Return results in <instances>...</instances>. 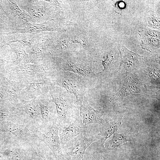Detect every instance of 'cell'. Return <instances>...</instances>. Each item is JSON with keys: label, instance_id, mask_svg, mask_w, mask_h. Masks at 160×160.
Instances as JSON below:
<instances>
[{"label": "cell", "instance_id": "cell-23", "mask_svg": "<svg viewBox=\"0 0 160 160\" xmlns=\"http://www.w3.org/2000/svg\"><path fill=\"white\" fill-rule=\"evenodd\" d=\"M149 26L155 29H160V19L154 15H152L148 19Z\"/></svg>", "mask_w": 160, "mask_h": 160}, {"label": "cell", "instance_id": "cell-26", "mask_svg": "<svg viewBox=\"0 0 160 160\" xmlns=\"http://www.w3.org/2000/svg\"><path fill=\"white\" fill-rule=\"evenodd\" d=\"M9 130L13 134L16 135H21V132H22L20 127L17 125H12L10 126Z\"/></svg>", "mask_w": 160, "mask_h": 160}, {"label": "cell", "instance_id": "cell-1", "mask_svg": "<svg viewBox=\"0 0 160 160\" xmlns=\"http://www.w3.org/2000/svg\"><path fill=\"white\" fill-rule=\"evenodd\" d=\"M158 87L147 86L140 80L136 75L131 73L127 74L122 86L120 89L112 96L109 101L115 105L122 103L123 100L132 94L139 93L146 94L151 97L159 99V92L156 89Z\"/></svg>", "mask_w": 160, "mask_h": 160}, {"label": "cell", "instance_id": "cell-18", "mask_svg": "<svg viewBox=\"0 0 160 160\" xmlns=\"http://www.w3.org/2000/svg\"><path fill=\"white\" fill-rule=\"evenodd\" d=\"M11 47L13 51L15 52L17 55V58L15 61L11 62L15 64H27L31 62L29 55L27 54L25 51L21 48L17 49L12 47Z\"/></svg>", "mask_w": 160, "mask_h": 160}, {"label": "cell", "instance_id": "cell-16", "mask_svg": "<svg viewBox=\"0 0 160 160\" xmlns=\"http://www.w3.org/2000/svg\"><path fill=\"white\" fill-rule=\"evenodd\" d=\"M83 160H109L108 155L105 148H98L92 143L86 150Z\"/></svg>", "mask_w": 160, "mask_h": 160}, {"label": "cell", "instance_id": "cell-10", "mask_svg": "<svg viewBox=\"0 0 160 160\" xmlns=\"http://www.w3.org/2000/svg\"><path fill=\"white\" fill-rule=\"evenodd\" d=\"M102 116L101 113L95 110L86 100L83 99L80 106V116L84 124L87 126L92 123L103 124L105 122Z\"/></svg>", "mask_w": 160, "mask_h": 160}, {"label": "cell", "instance_id": "cell-22", "mask_svg": "<svg viewBox=\"0 0 160 160\" xmlns=\"http://www.w3.org/2000/svg\"><path fill=\"white\" fill-rule=\"evenodd\" d=\"M27 112L30 116L33 119L36 120L38 118V113L35 105L32 103H29L25 106Z\"/></svg>", "mask_w": 160, "mask_h": 160}, {"label": "cell", "instance_id": "cell-13", "mask_svg": "<svg viewBox=\"0 0 160 160\" xmlns=\"http://www.w3.org/2000/svg\"><path fill=\"white\" fill-rule=\"evenodd\" d=\"M159 61L153 62L144 65L138 69L142 72L146 81L152 86L159 87L160 84Z\"/></svg>", "mask_w": 160, "mask_h": 160}, {"label": "cell", "instance_id": "cell-2", "mask_svg": "<svg viewBox=\"0 0 160 160\" xmlns=\"http://www.w3.org/2000/svg\"><path fill=\"white\" fill-rule=\"evenodd\" d=\"M99 140L88 129L63 145H61L63 156L66 160H83L85 151L92 143Z\"/></svg>", "mask_w": 160, "mask_h": 160}, {"label": "cell", "instance_id": "cell-7", "mask_svg": "<svg viewBox=\"0 0 160 160\" xmlns=\"http://www.w3.org/2000/svg\"><path fill=\"white\" fill-rule=\"evenodd\" d=\"M142 48L151 52H160V31L145 29L138 31Z\"/></svg>", "mask_w": 160, "mask_h": 160}, {"label": "cell", "instance_id": "cell-3", "mask_svg": "<svg viewBox=\"0 0 160 160\" xmlns=\"http://www.w3.org/2000/svg\"><path fill=\"white\" fill-rule=\"evenodd\" d=\"M118 48L120 58L119 70L127 74L138 69L145 64L159 60V56L157 55L146 57L135 53L122 45H118Z\"/></svg>", "mask_w": 160, "mask_h": 160}, {"label": "cell", "instance_id": "cell-27", "mask_svg": "<svg viewBox=\"0 0 160 160\" xmlns=\"http://www.w3.org/2000/svg\"><path fill=\"white\" fill-rule=\"evenodd\" d=\"M12 160H23V157L19 153L16 152L14 153L12 156Z\"/></svg>", "mask_w": 160, "mask_h": 160}, {"label": "cell", "instance_id": "cell-25", "mask_svg": "<svg viewBox=\"0 0 160 160\" xmlns=\"http://www.w3.org/2000/svg\"><path fill=\"white\" fill-rule=\"evenodd\" d=\"M125 7V2L123 1H118L116 3L115 10L119 13H121L122 10Z\"/></svg>", "mask_w": 160, "mask_h": 160}, {"label": "cell", "instance_id": "cell-21", "mask_svg": "<svg viewBox=\"0 0 160 160\" xmlns=\"http://www.w3.org/2000/svg\"><path fill=\"white\" fill-rule=\"evenodd\" d=\"M43 121L45 124H47L49 121L50 107L46 101H41L39 103Z\"/></svg>", "mask_w": 160, "mask_h": 160}, {"label": "cell", "instance_id": "cell-12", "mask_svg": "<svg viewBox=\"0 0 160 160\" xmlns=\"http://www.w3.org/2000/svg\"><path fill=\"white\" fill-rule=\"evenodd\" d=\"M60 82L61 87L74 95L77 103L80 106L83 100V94L82 88L77 80L72 76H67L61 78Z\"/></svg>", "mask_w": 160, "mask_h": 160}, {"label": "cell", "instance_id": "cell-24", "mask_svg": "<svg viewBox=\"0 0 160 160\" xmlns=\"http://www.w3.org/2000/svg\"><path fill=\"white\" fill-rule=\"evenodd\" d=\"M44 85V83L42 82H32L29 83V88L32 91L37 90L41 88Z\"/></svg>", "mask_w": 160, "mask_h": 160}, {"label": "cell", "instance_id": "cell-15", "mask_svg": "<svg viewBox=\"0 0 160 160\" xmlns=\"http://www.w3.org/2000/svg\"><path fill=\"white\" fill-rule=\"evenodd\" d=\"M64 69L66 71L72 72L84 76L94 75L88 66L76 62H68L64 65Z\"/></svg>", "mask_w": 160, "mask_h": 160}, {"label": "cell", "instance_id": "cell-9", "mask_svg": "<svg viewBox=\"0 0 160 160\" xmlns=\"http://www.w3.org/2000/svg\"><path fill=\"white\" fill-rule=\"evenodd\" d=\"M7 36L3 37L2 41L3 44V47L16 42H19L23 47L27 46L31 49L37 42L41 36L40 34H33L26 33L15 34L5 33Z\"/></svg>", "mask_w": 160, "mask_h": 160}, {"label": "cell", "instance_id": "cell-5", "mask_svg": "<svg viewBox=\"0 0 160 160\" xmlns=\"http://www.w3.org/2000/svg\"><path fill=\"white\" fill-rule=\"evenodd\" d=\"M59 127L57 119H55L53 121L49 131L45 133H41L39 136V139L49 148L57 160L63 156L58 135Z\"/></svg>", "mask_w": 160, "mask_h": 160}, {"label": "cell", "instance_id": "cell-28", "mask_svg": "<svg viewBox=\"0 0 160 160\" xmlns=\"http://www.w3.org/2000/svg\"><path fill=\"white\" fill-rule=\"evenodd\" d=\"M9 92L11 95L14 97H16L17 96V94L15 90L12 87H10L8 89Z\"/></svg>", "mask_w": 160, "mask_h": 160}, {"label": "cell", "instance_id": "cell-6", "mask_svg": "<svg viewBox=\"0 0 160 160\" xmlns=\"http://www.w3.org/2000/svg\"><path fill=\"white\" fill-rule=\"evenodd\" d=\"M61 26L57 19L51 20L40 23L28 22L24 28L9 32L8 34L26 33L33 34L40 33L45 31H61Z\"/></svg>", "mask_w": 160, "mask_h": 160}, {"label": "cell", "instance_id": "cell-8", "mask_svg": "<svg viewBox=\"0 0 160 160\" xmlns=\"http://www.w3.org/2000/svg\"><path fill=\"white\" fill-rule=\"evenodd\" d=\"M88 130L87 126L83 123L80 116H77L76 119L67 127L63 129L60 135L61 145H63L79 134Z\"/></svg>", "mask_w": 160, "mask_h": 160}, {"label": "cell", "instance_id": "cell-19", "mask_svg": "<svg viewBox=\"0 0 160 160\" xmlns=\"http://www.w3.org/2000/svg\"><path fill=\"white\" fill-rule=\"evenodd\" d=\"M13 68L17 73L20 74H26L33 72L40 68V66L27 64H15L9 62Z\"/></svg>", "mask_w": 160, "mask_h": 160}, {"label": "cell", "instance_id": "cell-20", "mask_svg": "<svg viewBox=\"0 0 160 160\" xmlns=\"http://www.w3.org/2000/svg\"><path fill=\"white\" fill-rule=\"evenodd\" d=\"M116 61L115 55L111 51L108 52L106 55V59L102 61L103 66V71L99 73L109 72L111 71L114 68Z\"/></svg>", "mask_w": 160, "mask_h": 160}, {"label": "cell", "instance_id": "cell-29", "mask_svg": "<svg viewBox=\"0 0 160 160\" xmlns=\"http://www.w3.org/2000/svg\"><path fill=\"white\" fill-rule=\"evenodd\" d=\"M45 1L50 2L55 7H58L61 8L60 3H59L57 0H45Z\"/></svg>", "mask_w": 160, "mask_h": 160}, {"label": "cell", "instance_id": "cell-4", "mask_svg": "<svg viewBox=\"0 0 160 160\" xmlns=\"http://www.w3.org/2000/svg\"><path fill=\"white\" fill-rule=\"evenodd\" d=\"M19 7L30 15L31 21L38 24L54 19L53 7H46L44 1L16 0Z\"/></svg>", "mask_w": 160, "mask_h": 160}, {"label": "cell", "instance_id": "cell-30", "mask_svg": "<svg viewBox=\"0 0 160 160\" xmlns=\"http://www.w3.org/2000/svg\"><path fill=\"white\" fill-rule=\"evenodd\" d=\"M58 160H66L64 158L63 156L61 158H59Z\"/></svg>", "mask_w": 160, "mask_h": 160}, {"label": "cell", "instance_id": "cell-11", "mask_svg": "<svg viewBox=\"0 0 160 160\" xmlns=\"http://www.w3.org/2000/svg\"><path fill=\"white\" fill-rule=\"evenodd\" d=\"M123 116L122 115H120L114 119L101 124L97 136L99 139L100 140L101 148H104V144L107 140L117 132L121 124Z\"/></svg>", "mask_w": 160, "mask_h": 160}, {"label": "cell", "instance_id": "cell-17", "mask_svg": "<svg viewBox=\"0 0 160 160\" xmlns=\"http://www.w3.org/2000/svg\"><path fill=\"white\" fill-rule=\"evenodd\" d=\"M130 141L131 140L126 133L118 134L116 132L113 134L111 140L108 141L104 148L106 151L113 149Z\"/></svg>", "mask_w": 160, "mask_h": 160}, {"label": "cell", "instance_id": "cell-14", "mask_svg": "<svg viewBox=\"0 0 160 160\" xmlns=\"http://www.w3.org/2000/svg\"><path fill=\"white\" fill-rule=\"evenodd\" d=\"M14 16L16 29L25 27L30 20L29 15L23 11L18 7L16 0H7Z\"/></svg>", "mask_w": 160, "mask_h": 160}]
</instances>
